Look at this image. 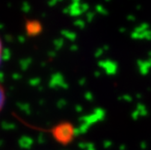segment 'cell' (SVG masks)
Here are the masks:
<instances>
[{
  "instance_id": "cell-2",
  "label": "cell",
  "mask_w": 151,
  "mask_h": 150,
  "mask_svg": "<svg viewBox=\"0 0 151 150\" xmlns=\"http://www.w3.org/2000/svg\"><path fill=\"white\" fill-rule=\"evenodd\" d=\"M27 29L29 34H36L38 31H40V24L38 23H28Z\"/></svg>"
},
{
  "instance_id": "cell-1",
  "label": "cell",
  "mask_w": 151,
  "mask_h": 150,
  "mask_svg": "<svg viewBox=\"0 0 151 150\" xmlns=\"http://www.w3.org/2000/svg\"><path fill=\"white\" fill-rule=\"evenodd\" d=\"M53 136L58 142L62 144H67L71 142L74 138L75 129L70 123H62L56 126L52 131Z\"/></svg>"
},
{
  "instance_id": "cell-3",
  "label": "cell",
  "mask_w": 151,
  "mask_h": 150,
  "mask_svg": "<svg viewBox=\"0 0 151 150\" xmlns=\"http://www.w3.org/2000/svg\"><path fill=\"white\" fill-rule=\"evenodd\" d=\"M4 104H5V90L2 87V85L0 84V111L2 110Z\"/></svg>"
},
{
  "instance_id": "cell-4",
  "label": "cell",
  "mask_w": 151,
  "mask_h": 150,
  "mask_svg": "<svg viewBox=\"0 0 151 150\" xmlns=\"http://www.w3.org/2000/svg\"><path fill=\"white\" fill-rule=\"evenodd\" d=\"M1 58H2V42L1 39H0V62H1Z\"/></svg>"
}]
</instances>
